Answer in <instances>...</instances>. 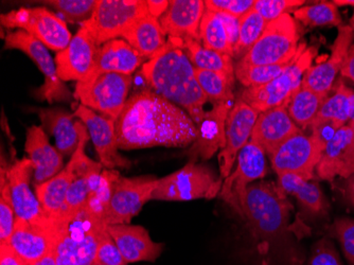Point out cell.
Returning <instances> with one entry per match:
<instances>
[{
	"label": "cell",
	"mask_w": 354,
	"mask_h": 265,
	"mask_svg": "<svg viewBox=\"0 0 354 265\" xmlns=\"http://www.w3.org/2000/svg\"><path fill=\"white\" fill-rule=\"evenodd\" d=\"M292 210L277 183L258 181L248 187L241 218L252 240L256 265H304L306 255L292 235Z\"/></svg>",
	"instance_id": "1"
},
{
	"label": "cell",
	"mask_w": 354,
	"mask_h": 265,
	"mask_svg": "<svg viewBox=\"0 0 354 265\" xmlns=\"http://www.w3.org/2000/svg\"><path fill=\"white\" fill-rule=\"evenodd\" d=\"M119 150L147 147H186L198 138L190 116L152 89L127 99L116 121Z\"/></svg>",
	"instance_id": "2"
},
{
	"label": "cell",
	"mask_w": 354,
	"mask_h": 265,
	"mask_svg": "<svg viewBox=\"0 0 354 265\" xmlns=\"http://www.w3.org/2000/svg\"><path fill=\"white\" fill-rule=\"evenodd\" d=\"M120 173L103 170L98 189L84 208L53 217L55 226L53 250L57 265H93L101 232L106 228L104 212L115 181Z\"/></svg>",
	"instance_id": "3"
},
{
	"label": "cell",
	"mask_w": 354,
	"mask_h": 265,
	"mask_svg": "<svg viewBox=\"0 0 354 265\" xmlns=\"http://www.w3.org/2000/svg\"><path fill=\"white\" fill-rule=\"evenodd\" d=\"M141 75L153 91L184 109L196 127L202 122L212 102L198 84L183 41L168 39L162 51L143 64Z\"/></svg>",
	"instance_id": "4"
},
{
	"label": "cell",
	"mask_w": 354,
	"mask_h": 265,
	"mask_svg": "<svg viewBox=\"0 0 354 265\" xmlns=\"http://www.w3.org/2000/svg\"><path fill=\"white\" fill-rule=\"evenodd\" d=\"M317 48L300 43L297 59L279 77L261 86L244 89L241 99L261 113L278 107H288L292 98L301 86L304 75L312 67Z\"/></svg>",
	"instance_id": "5"
},
{
	"label": "cell",
	"mask_w": 354,
	"mask_h": 265,
	"mask_svg": "<svg viewBox=\"0 0 354 265\" xmlns=\"http://www.w3.org/2000/svg\"><path fill=\"white\" fill-rule=\"evenodd\" d=\"M222 185L221 177L208 165L190 161L180 170L158 179L152 200L167 202L212 200L218 197Z\"/></svg>",
	"instance_id": "6"
},
{
	"label": "cell",
	"mask_w": 354,
	"mask_h": 265,
	"mask_svg": "<svg viewBox=\"0 0 354 265\" xmlns=\"http://www.w3.org/2000/svg\"><path fill=\"white\" fill-rule=\"evenodd\" d=\"M299 47V33L288 13L266 25L261 37L238 64L248 66L275 65L292 61Z\"/></svg>",
	"instance_id": "7"
},
{
	"label": "cell",
	"mask_w": 354,
	"mask_h": 265,
	"mask_svg": "<svg viewBox=\"0 0 354 265\" xmlns=\"http://www.w3.org/2000/svg\"><path fill=\"white\" fill-rule=\"evenodd\" d=\"M133 77L122 73H101L77 82L75 98L81 104L117 121L124 109Z\"/></svg>",
	"instance_id": "8"
},
{
	"label": "cell",
	"mask_w": 354,
	"mask_h": 265,
	"mask_svg": "<svg viewBox=\"0 0 354 265\" xmlns=\"http://www.w3.org/2000/svg\"><path fill=\"white\" fill-rule=\"evenodd\" d=\"M0 23L7 29L24 30L48 49L57 53L64 51L73 39L66 23L43 7L21 8L1 14Z\"/></svg>",
	"instance_id": "9"
},
{
	"label": "cell",
	"mask_w": 354,
	"mask_h": 265,
	"mask_svg": "<svg viewBox=\"0 0 354 265\" xmlns=\"http://www.w3.org/2000/svg\"><path fill=\"white\" fill-rule=\"evenodd\" d=\"M147 0H97L95 11L82 24L89 30L95 44H103L122 37L135 21L148 15Z\"/></svg>",
	"instance_id": "10"
},
{
	"label": "cell",
	"mask_w": 354,
	"mask_h": 265,
	"mask_svg": "<svg viewBox=\"0 0 354 265\" xmlns=\"http://www.w3.org/2000/svg\"><path fill=\"white\" fill-rule=\"evenodd\" d=\"M266 156L263 149L250 139L248 145L239 153L236 169L223 181L218 197L240 217L248 187L254 181H261L268 174Z\"/></svg>",
	"instance_id": "11"
},
{
	"label": "cell",
	"mask_w": 354,
	"mask_h": 265,
	"mask_svg": "<svg viewBox=\"0 0 354 265\" xmlns=\"http://www.w3.org/2000/svg\"><path fill=\"white\" fill-rule=\"evenodd\" d=\"M158 179L153 176H119L115 181L109 204L105 208V224H130L147 202L152 200Z\"/></svg>",
	"instance_id": "12"
},
{
	"label": "cell",
	"mask_w": 354,
	"mask_h": 265,
	"mask_svg": "<svg viewBox=\"0 0 354 265\" xmlns=\"http://www.w3.org/2000/svg\"><path fill=\"white\" fill-rule=\"evenodd\" d=\"M6 49H16L27 55L37 64L45 77V84L41 95L49 102L69 100L71 91L64 85L57 75V64L51 57L48 48L41 42L30 35L24 30L9 32L5 37Z\"/></svg>",
	"instance_id": "13"
},
{
	"label": "cell",
	"mask_w": 354,
	"mask_h": 265,
	"mask_svg": "<svg viewBox=\"0 0 354 265\" xmlns=\"http://www.w3.org/2000/svg\"><path fill=\"white\" fill-rule=\"evenodd\" d=\"M324 151L311 135L302 131L291 137L270 155L272 170L277 175L290 173L312 181Z\"/></svg>",
	"instance_id": "14"
},
{
	"label": "cell",
	"mask_w": 354,
	"mask_h": 265,
	"mask_svg": "<svg viewBox=\"0 0 354 265\" xmlns=\"http://www.w3.org/2000/svg\"><path fill=\"white\" fill-rule=\"evenodd\" d=\"M9 244L28 265H33L53 254L55 226L53 217L44 214L32 221L16 218Z\"/></svg>",
	"instance_id": "15"
},
{
	"label": "cell",
	"mask_w": 354,
	"mask_h": 265,
	"mask_svg": "<svg viewBox=\"0 0 354 265\" xmlns=\"http://www.w3.org/2000/svg\"><path fill=\"white\" fill-rule=\"evenodd\" d=\"M73 116L86 125L101 165L107 170L131 168L132 163L119 153L116 121L80 104Z\"/></svg>",
	"instance_id": "16"
},
{
	"label": "cell",
	"mask_w": 354,
	"mask_h": 265,
	"mask_svg": "<svg viewBox=\"0 0 354 265\" xmlns=\"http://www.w3.org/2000/svg\"><path fill=\"white\" fill-rule=\"evenodd\" d=\"M259 113L246 104L241 98L230 109L226 122V145L218 153L220 177L223 181L232 173L239 153L248 145Z\"/></svg>",
	"instance_id": "17"
},
{
	"label": "cell",
	"mask_w": 354,
	"mask_h": 265,
	"mask_svg": "<svg viewBox=\"0 0 354 265\" xmlns=\"http://www.w3.org/2000/svg\"><path fill=\"white\" fill-rule=\"evenodd\" d=\"M98 51L93 35L81 26L69 45L55 55L59 79L63 82L84 80L93 71Z\"/></svg>",
	"instance_id": "18"
},
{
	"label": "cell",
	"mask_w": 354,
	"mask_h": 265,
	"mask_svg": "<svg viewBox=\"0 0 354 265\" xmlns=\"http://www.w3.org/2000/svg\"><path fill=\"white\" fill-rule=\"evenodd\" d=\"M354 42V32L350 26L339 27V33L332 46L331 55L325 62L312 66L306 73L302 85L316 91L329 95L337 75L341 73L350 47Z\"/></svg>",
	"instance_id": "19"
},
{
	"label": "cell",
	"mask_w": 354,
	"mask_h": 265,
	"mask_svg": "<svg viewBox=\"0 0 354 265\" xmlns=\"http://www.w3.org/2000/svg\"><path fill=\"white\" fill-rule=\"evenodd\" d=\"M232 102L212 103V109L205 113L204 119L198 125V138L189 150L190 161L212 158L218 150L226 145V122L232 109Z\"/></svg>",
	"instance_id": "20"
},
{
	"label": "cell",
	"mask_w": 354,
	"mask_h": 265,
	"mask_svg": "<svg viewBox=\"0 0 354 265\" xmlns=\"http://www.w3.org/2000/svg\"><path fill=\"white\" fill-rule=\"evenodd\" d=\"M302 131L288 115V107H274L259 113L250 140L258 143L270 156L286 141Z\"/></svg>",
	"instance_id": "21"
},
{
	"label": "cell",
	"mask_w": 354,
	"mask_h": 265,
	"mask_svg": "<svg viewBox=\"0 0 354 265\" xmlns=\"http://www.w3.org/2000/svg\"><path fill=\"white\" fill-rule=\"evenodd\" d=\"M25 151L33 165L35 186L44 184L64 169L63 155L50 145L43 127L32 125L28 129Z\"/></svg>",
	"instance_id": "22"
},
{
	"label": "cell",
	"mask_w": 354,
	"mask_h": 265,
	"mask_svg": "<svg viewBox=\"0 0 354 265\" xmlns=\"http://www.w3.org/2000/svg\"><path fill=\"white\" fill-rule=\"evenodd\" d=\"M205 11L203 0H172L159 23L169 39L201 42L200 27Z\"/></svg>",
	"instance_id": "23"
},
{
	"label": "cell",
	"mask_w": 354,
	"mask_h": 265,
	"mask_svg": "<svg viewBox=\"0 0 354 265\" xmlns=\"http://www.w3.org/2000/svg\"><path fill=\"white\" fill-rule=\"evenodd\" d=\"M107 231L116 243L125 262L156 260L162 250L164 244L156 243L145 227L139 225H109Z\"/></svg>",
	"instance_id": "24"
},
{
	"label": "cell",
	"mask_w": 354,
	"mask_h": 265,
	"mask_svg": "<svg viewBox=\"0 0 354 265\" xmlns=\"http://www.w3.org/2000/svg\"><path fill=\"white\" fill-rule=\"evenodd\" d=\"M33 165L28 157L15 161L7 168V179L11 191L12 203L16 218L32 221L45 214L37 194L32 192L31 183Z\"/></svg>",
	"instance_id": "25"
},
{
	"label": "cell",
	"mask_w": 354,
	"mask_h": 265,
	"mask_svg": "<svg viewBox=\"0 0 354 265\" xmlns=\"http://www.w3.org/2000/svg\"><path fill=\"white\" fill-rule=\"evenodd\" d=\"M277 176V184L284 193L295 197L304 219L318 221L327 218L330 204L317 181L314 179L308 181L290 173H284Z\"/></svg>",
	"instance_id": "26"
},
{
	"label": "cell",
	"mask_w": 354,
	"mask_h": 265,
	"mask_svg": "<svg viewBox=\"0 0 354 265\" xmlns=\"http://www.w3.org/2000/svg\"><path fill=\"white\" fill-rule=\"evenodd\" d=\"M240 19L225 13L205 11L200 27L201 44L206 49L230 55L234 59V49L239 39Z\"/></svg>",
	"instance_id": "27"
},
{
	"label": "cell",
	"mask_w": 354,
	"mask_h": 265,
	"mask_svg": "<svg viewBox=\"0 0 354 265\" xmlns=\"http://www.w3.org/2000/svg\"><path fill=\"white\" fill-rule=\"evenodd\" d=\"M142 63L143 57L127 41L111 39L99 47L93 71L85 79L97 77L101 73L131 75Z\"/></svg>",
	"instance_id": "28"
},
{
	"label": "cell",
	"mask_w": 354,
	"mask_h": 265,
	"mask_svg": "<svg viewBox=\"0 0 354 265\" xmlns=\"http://www.w3.org/2000/svg\"><path fill=\"white\" fill-rule=\"evenodd\" d=\"M39 118L45 131L55 139V147L63 156H73L80 143L77 122L73 113L62 109H43L39 111Z\"/></svg>",
	"instance_id": "29"
},
{
	"label": "cell",
	"mask_w": 354,
	"mask_h": 265,
	"mask_svg": "<svg viewBox=\"0 0 354 265\" xmlns=\"http://www.w3.org/2000/svg\"><path fill=\"white\" fill-rule=\"evenodd\" d=\"M121 37L143 59L149 60L162 51L168 42L159 19L150 13L135 21Z\"/></svg>",
	"instance_id": "30"
},
{
	"label": "cell",
	"mask_w": 354,
	"mask_h": 265,
	"mask_svg": "<svg viewBox=\"0 0 354 265\" xmlns=\"http://www.w3.org/2000/svg\"><path fill=\"white\" fill-rule=\"evenodd\" d=\"M351 138L350 125H344L336 131L335 136L328 143L316 167L315 174L320 179L333 181L336 177H341L347 161Z\"/></svg>",
	"instance_id": "31"
},
{
	"label": "cell",
	"mask_w": 354,
	"mask_h": 265,
	"mask_svg": "<svg viewBox=\"0 0 354 265\" xmlns=\"http://www.w3.org/2000/svg\"><path fill=\"white\" fill-rule=\"evenodd\" d=\"M73 175V165L69 161L59 174L35 186V194L45 214L57 217L63 213Z\"/></svg>",
	"instance_id": "32"
},
{
	"label": "cell",
	"mask_w": 354,
	"mask_h": 265,
	"mask_svg": "<svg viewBox=\"0 0 354 265\" xmlns=\"http://www.w3.org/2000/svg\"><path fill=\"white\" fill-rule=\"evenodd\" d=\"M183 48L191 63L194 66V68L214 71V73H223L232 79H236V73H234L236 65H234V59L230 55L206 49L201 42L194 41V39L183 41Z\"/></svg>",
	"instance_id": "33"
},
{
	"label": "cell",
	"mask_w": 354,
	"mask_h": 265,
	"mask_svg": "<svg viewBox=\"0 0 354 265\" xmlns=\"http://www.w3.org/2000/svg\"><path fill=\"white\" fill-rule=\"evenodd\" d=\"M353 95V89L347 86L343 80L336 81L314 121L329 120L339 127L349 125L350 107Z\"/></svg>",
	"instance_id": "34"
},
{
	"label": "cell",
	"mask_w": 354,
	"mask_h": 265,
	"mask_svg": "<svg viewBox=\"0 0 354 265\" xmlns=\"http://www.w3.org/2000/svg\"><path fill=\"white\" fill-rule=\"evenodd\" d=\"M327 97L301 84L288 104V115L300 129H309Z\"/></svg>",
	"instance_id": "35"
},
{
	"label": "cell",
	"mask_w": 354,
	"mask_h": 265,
	"mask_svg": "<svg viewBox=\"0 0 354 265\" xmlns=\"http://www.w3.org/2000/svg\"><path fill=\"white\" fill-rule=\"evenodd\" d=\"M298 53H299V47L295 57L292 61L275 64V65L248 66L236 63L234 66L236 79L240 82L241 84L244 85L245 89L268 84L272 80L279 77L296 61Z\"/></svg>",
	"instance_id": "36"
},
{
	"label": "cell",
	"mask_w": 354,
	"mask_h": 265,
	"mask_svg": "<svg viewBox=\"0 0 354 265\" xmlns=\"http://www.w3.org/2000/svg\"><path fill=\"white\" fill-rule=\"evenodd\" d=\"M196 80L212 103L232 102L236 79L214 71L194 68Z\"/></svg>",
	"instance_id": "37"
},
{
	"label": "cell",
	"mask_w": 354,
	"mask_h": 265,
	"mask_svg": "<svg viewBox=\"0 0 354 265\" xmlns=\"http://www.w3.org/2000/svg\"><path fill=\"white\" fill-rule=\"evenodd\" d=\"M266 25V21L254 8L243 17H241L239 39L234 49V59L240 61L248 55V51L261 37Z\"/></svg>",
	"instance_id": "38"
},
{
	"label": "cell",
	"mask_w": 354,
	"mask_h": 265,
	"mask_svg": "<svg viewBox=\"0 0 354 265\" xmlns=\"http://www.w3.org/2000/svg\"><path fill=\"white\" fill-rule=\"evenodd\" d=\"M294 17L309 27H341L342 17L337 7L332 1H322L315 5L298 8Z\"/></svg>",
	"instance_id": "39"
},
{
	"label": "cell",
	"mask_w": 354,
	"mask_h": 265,
	"mask_svg": "<svg viewBox=\"0 0 354 265\" xmlns=\"http://www.w3.org/2000/svg\"><path fill=\"white\" fill-rule=\"evenodd\" d=\"M15 222L16 214L7 179V168L3 165L0 177V244H9Z\"/></svg>",
	"instance_id": "40"
},
{
	"label": "cell",
	"mask_w": 354,
	"mask_h": 265,
	"mask_svg": "<svg viewBox=\"0 0 354 265\" xmlns=\"http://www.w3.org/2000/svg\"><path fill=\"white\" fill-rule=\"evenodd\" d=\"M44 3L53 7L67 21L83 24L93 15L97 0H49Z\"/></svg>",
	"instance_id": "41"
},
{
	"label": "cell",
	"mask_w": 354,
	"mask_h": 265,
	"mask_svg": "<svg viewBox=\"0 0 354 265\" xmlns=\"http://www.w3.org/2000/svg\"><path fill=\"white\" fill-rule=\"evenodd\" d=\"M328 231L331 238L339 241L348 265H354V219H335Z\"/></svg>",
	"instance_id": "42"
},
{
	"label": "cell",
	"mask_w": 354,
	"mask_h": 265,
	"mask_svg": "<svg viewBox=\"0 0 354 265\" xmlns=\"http://www.w3.org/2000/svg\"><path fill=\"white\" fill-rule=\"evenodd\" d=\"M306 265H344V263L335 243L328 236L313 245Z\"/></svg>",
	"instance_id": "43"
},
{
	"label": "cell",
	"mask_w": 354,
	"mask_h": 265,
	"mask_svg": "<svg viewBox=\"0 0 354 265\" xmlns=\"http://www.w3.org/2000/svg\"><path fill=\"white\" fill-rule=\"evenodd\" d=\"M302 0H256L254 9L256 10L266 24L279 19L288 11H295L304 6Z\"/></svg>",
	"instance_id": "44"
},
{
	"label": "cell",
	"mask_w": 354,
	"mask_h": 265,
	"mask_svg": "<svg viewBox=\"0 0 354 265\" xmlns=\"http://www.w3.org/2000/svg\"><path fill=\"white\" fill-rule=\"evenodd\" d=\"M95 261L106 265H127L116 243L109 234L107 227L101 232L99 238Z\"/></svg>",
	"instance_id": "45"
},
{
	"label": "cell",
	"mask_w": 354,
	"mask_h": 265,
	"mask_svg": "<svg viewBox=\"0 0 354 265\" xmlns=\"http://www.w3.org/2000/svg\"><path fill=\"white\" fill-rule=\"evenodd\" d=\"M256 0H206V10L234 16L236 19L243 17L254 8Z\"/></svg>",
	"instance_id": "46"
},
{
	"label": "cell",
	"mask_w": 354,
	"mask_h": 265,
	"mask_svg": "<svg viewBox=\"0 0 354 265\" xmlns=\"http://www.w3.org/2000/svg\"><path fill=\"white\" fill-rule=\"evenodd\" d=\"M311 136L315 139L316 143L325 150L328 143L335 136L336 131L341 127H337L335 123L329 120H316L312 123Z\"/></svg>",
	"instance_id": "47"
},
{
	"label": "cell",
	"mask_w": 354,
	"mask_h": 265,
	"mask_svg": "<svg viewBox=\"0 0 354 265\" xmlns=\"http://www.w3.org/2000/svg\"><path fill=\"white\" fill-rule=\"evenodd\" d=\"M0 265H28L10 244H0Z\"/></svg>",
	"instance_id": "48"
},
{
	"label": "cell",
	"mask_w": 354,
	"mask_h": 265,
	"mask_svg": "<svg viewBox=\"0 0 354 265\" xmlns=\"http://www.w3.org/2000/svg\"><path fill=\"white\" fill-rule=\"evenodd\" d=\"M350 127L352 129L351 143H350L349 152H348L347 161H346L345 168L341 177L343 179H348L350 175L354 173V119L350 121Z\"/></svg>",
	"instance_id": "49"
},
{
	"label": "cell",
	"mask_w": 354,
	"mask_h": 265,
	"mask_svg": "<svg viewBox=\"0 0 354 265\" xmlns=\"http://www.w3.org/2000/svg\"><path fill=\"white\" fill-rule=\"evenodd\" d=\"M149 13L154 16L156 19H160L170 6V1L168 0H147Z\"/></svg>",
	"instance_id": "50"
},
{
	"label": "cell",
	"mask_w": 354,
	"mask_h": 265,
	"mask_svg": "<svg viewBox=\"0 0 354 265\" xmlns=\"http://www.w3.org/2000/svg\"><path fill=\"white\" fill-rule=\"evenodd\" d=\"M342 77L346 79H350L354 83V42L350 47L348 53L347 59L344 64L341 71Z\"/></svg>",
	"instance_id": "51"
},
{
	"label": "cell",
	"mask_w": 354,
	"mask_h": 265,
	"mask_svg": "<svg viewBox=\"0 0 354 265\" xmlns=\"http://www.w3.org/2000/svg\"><path fill=\"white\" fill-rule=\"evenodd\" d=\"M345 199L354 210V173L346 179Z\"/></svg>",
	"instance_id": "52"
},
{
	"label": "cell",
	"mask_w": 354,
	"mask_h": 265,
	"mask_svg": "<svg viewBox=\"0 0 354 265\" xmlns=\"http://www.w3.org/2000/svg\"><path fill=\"white\" fill-rule=\"evenodd\" d=\"M33 265H57L55 264V257L53 254L49 255L46 258L41 259L39 262L35 263Z\"/></svg>",
	"instance_id": "53"
},
{
	"label": "cell",
	"mask_w": 354,
	"mask_h": 265,
	"mask_svg": "<svg viewBox=\"0 0 354 265\" xmlns=\"http://www.w3.org/2000/svg\"><path fill=\"white\" fill-rule=\"evenodd\" d=\"M336 7H345V6H354V0H334L332 1Z\"/></svg>",
	"instance_id": "54"
},
{
	"label": "cell",
	"mask_w": 354,
	"mask_h": 265,
	"mask_svg": "<svg viewBox=\"0 0 354 265\" xmlns=\"http://www.w3.org/2000/svg\"><path fill=\"white\" fill-rule=\"evenodd\" d=\"M350 27L352 28V30H353L354 32V12L353 15H352L351 19H350Z\"/></svg>",
	"instance_id": "55"
},
{
	"label": "cell",
	"mask_w": 354,
	"mask_h": 265,
	"mask_svg": "<svg viewBox=\"0 0 354 265\" xmlns=\"http://www.w3.org/2000/svg\"><path fill=\"white\" fill-rule=\"evenodd\" d=\"M93 265H106V264H103V263H99V262H93Z\"/></svg>",
	"instance_id": "56"
}]
</instances>
